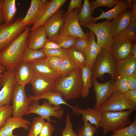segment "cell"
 Here are the masks:
<instances>
[{"label":"cell","mask_w":136,"mask_h":136,"mask_svg":"<svg viewBox=\"0 0 136 136\" xmlns=\"http://www.w3.org/2000/svg\"><path fill=\"white\" fill-rule=\"evenodd\" d=\"M30 30L27 26L7 47L0 52V62L7 71L15 70L21 60L23 52L28 46Z\"/></svg>","instance_id":"6da1fadb"},{"label":"cell","mask_w":136,"mask_h":136,"mask_svg":"<svg viewBox=\"0 0 136 136\" xmlns=\"http://www.w3.org/2000/svg\"><path fill=\"white\" fill-rule=\"evenodd\" d=\"M82 89L81 69L78 67L68 75L60 77L56 80L54 91L61 92L66 101L81 96Z\"/></svg>","instance_id":"7a4b0ae2"},{"label":"cell","mask_w":136,"mask_h":136,"mask_svg":"<svg viewBox=\"0 0 136 136\" xmlns=\"http://www.w3.org/2000/svg\"><path fill=\"white\" fill-rule=\"evenodd\" d=\"M135 110L120 111H107L102 112L100 127L103 130V136H106L112 131L130 125L131 123L129 116Z\"/></svg>","instance_id":"3957f363"},{"label":"cell","mask_w":136,"mask_h":136,"mask_svg":"<svg viewBox=\"0 0 136 136\" xmlns=\"http://www.w3.org/2000/svg\"><path fill=\"white\" fill-rule=\"evenodd\" d=\"M117 61L114 58L109 50L103 49L97 56L92 70V79L104 80V74L108 73L111 77L116 79V66Z\"/></svg>","instance_id":"277c9868"},{"label":"cell","mask_w":136,"mask_h":136,"mask_svg":"<svg viewBox=\"0 0 136 136\" xmlns=\"http://www.w3.org/2000/svg\"><path fill=\"white\" fill-rule=\"evenodd\" d=\"M112 21L107 20L101 23L90 22L84 26L92 31L96 36V43L103 49L111 52L113 41L112 33Z\"/></svg>","instance_id":"5b68a950"},{"label":"cell","mask_w":136,"mask_h":136,"mask_svg":"<svg viewBox=\"0 0 136 136\" xmlns=\"http://www.w3.org/2000/svg\"><path fill=\"white\" fill-rule=\"evenodd\" d=\"M23 18L13 22L0 24V52L7 47L27 26L22 22Z\"/></svg>","instance_id":"8992f818"},{"label":"cell","mask_w":136,"mask_h":136,"mask_svg":"<svg viewBox=\"0 0 136 136\" xmlns=\"http://www.w3.org/2000/svg\"><path fill=\"white\" fill-rule=\"evenodd\" d=\"M64 113V110L61 108V106L53 107L46 100L42 105L39 104V101H33L24 115L30 114H35L39 115L40 117L44 119H46L48 121L55 123L56 122V121L51 120L50 117L54 116L57 119H61L62 118Z\"/></svg>","instance_id":"52a82bcc"},{"label":"cell","mask_w":136,"mask_h":136,"mask_svg":"<svg viewBox=\"0 0 136 136\" xmlns=\"http://www.w3.org/2000/svg\"><path fill=\"white\" fill-rule=\"evenodd\" d=\"M80 11L77 8L75 9L63 17L65 22L60 29L59 35L89 38V32L83 31L78 20V15Z\"/></svg>","instance_id":"ba28073f"},{"label":"cell","mask_w":136,"mask_h":136,"mask_svg":"<svg viewBox=\"0 0 136 136\" xmlns=\"http://www.w3.org/2000/svg\"><path fill=\"white\" fill-rule=\"evenodd\" d=\"M25 87L17 83L15 87L11 99L13 117L22 118L33 102L27 96Z\"/></svg>","instance_id":"9c48e42d"},{"label":"cell","mask_w":136,"mask_h":136,"mask_svg":"<svg viewBox=\"0 0 136 136\" xmlns=\"http://www.w3.org/2000/svg\"><path fill=\"white\" fill-rule=\"evenodd\" d=\"M136 109V106L129 102L124 94L116 90L102 104L98 111L101 112L107 111H120Z\"/></svg>","instance_id":"30bf717a"},{"label":"cell","mask_w":136,"mask_h":136,"mask_svg":"<svg viewBox=\"0 0 136 136\" xmlns=\"http://www.w3.org/2000/svg\"><path fill=\"white\" fill-rule=\"evenodd\" d=\"M115 80L111 77L108 81L101 83L96 79H92L96 98L95 104L93 108L94 109L98 110L104 102L117 90Z\"/></svg>","instance_id":"8fae6325"},{"label":"cell","mask_w":136,"mask_h":136,"mask_svg":"<svg viewBox=\"0 0 136 136\" xmlns=\"http://www.w3.org/2000/svg\"><path fill=\"white\" fill-rule=\"evenodd\" d=\"M17 83L15 70L7 71L0 79V107L10 105L15 87Z\"/></svg>","instance_id":"7c38bea8"},{"label":"cell","mask_w":136,"mask_h":136,"mask_svg":"<svg viewBox=\"0 0 136 136\" xmlns=\"http://www.w3.org/2000/svg\"><path fill=\"white\" fill-rule=\"evenodd\" d=\"M64 12L62 9H60L43 25L49 41L55 42L58 36L60 29L65 22V18L63 16Z\"/></svg>","instance_id":"4fadbf2b"},{"label":"cell","mask_w":136,"mask_h":136,"mask_svg":"<svg viewBox=\"0 0 136 136\" xmlns=\"http://www.w3.org/2000/svg\"><path fill=\"white\" fill-rule=\"evenodd\" d=\"M50 1L31 0L30 5L22 23L27 26L33 25L42 16Z\"/></svg>","instance_id":"5bb4252c"},{"label":"cell","mask_w":136,"mask_h":136,"mask_svg":"<svg viewBox=\"0 0 136 136\" xmlns=\"http://www.w3.org/2000/svg\"><path fill=\"white\" fill-rule=\"evenodd\" d=\"M133 43L123 37L118 36L113 40L111 53L117 61L123 59L131 54Z\"/></svg>","instance_id":"9a60e30c"},{"label":"cell","mask_w":136,"mask_h":136,"mask_svg":"<svg viewBox=\"0 0 136 136\" xmlns=\"http://www.w3.org/2000/svg\"><path fill=\"white\" fill-rule=\"evenodd\" d=\"M55 81L45 76L35 74L30 83L34 96L54 91Z\"/></svg>","instance_id":"2e32d148"},{"label":"cell","mask_w":136,"mask_h":136,"mask_svg":"<svg viewBox=\"0 0 136 136\" xmlns=\"http://www.w3.org/2000/svg\"><path fill=\"white\" fill-rule=\"evenodd\" d=\"M31 124L29 121L22 117L9 116L7 119L3 126L0 128V136H17L13 133L14 129L22 128L28 130L29 125H31Z\"/></svg>","instance_id":"e0dca14e"},{"label":"cell","mask_w":136,"mask_h":136,"mask_svg":"<svg viewBox=\"0 0 136 136\" xmlns=\"http://www.w3.org/2000/svg\"><path fill=\"white\" fill-rule=\"evenodd\" d=\"M132 13V9H128L120 14L112 21V33L113 40L118 37L127 27Z\"/></svg>","instance_id":"ac0fdd59"},{"label":"cell","mask_w":136,"mask_h":136,"mask_svg":"<svg viewBox=\"0 0 136 136\" xmlns=\"http://www.w3.org/2000/svg\"><path fill=\"white\" fill-rule=\"evenodd\" d=\"M62 94L58 91H51L47 92L41 95L37 96H30L29 99L32 101H38L41 99H45L51 106L57 107L61 104H64L70 108L75 114L80 115L77 111V109L69 104L63 98Z\"/></svg>","instance_id":"d6986e66"},{"label":"cell","mask_w":136,"mask_h":136,"mask_svg":"<svg viewBox=\"0 0 136 136\" xmlns=\"http://www.w3.org/2000/svg\"><path fill=\"white\" fill-rule=\"evenodd\" d=\"M29 63L35 74L45 76L55 81L60 77L47 62L46 57Z\"/></svg>","instance_id":"ffe728a7"},{"label":"cell","mask_w":136,"mask_h":136,"mask_svg":"<svg viewBox=\"0 0 136 136\" xmlns=\"http://www.w3.org/2000/svg\"><path fill=\"white\" fill-rule=\"evenodd\" d=\"M95 36V34L90 31L88 44L84 51L86 65L91 70L97 56L103 49L96 42Z\"/></svg>","instance_id":"44dd1931"},{"label":"cell","mask_w":136,"mask_h":136,"mask_svg":"<svg viewBox=\"0 0 136 136\" xmlns=\"http://www.w3.org/2000/svg\"><path fill=\"white\" fill-rule=\"evenodd\" d=\"M17 83L25 86L30 83L35 74L29 62L21 61L15 70Z\"/></svg>","instance_id":"7402d4cb"},{"label":"cell","mask_w":136,"mask_h":136,"mask_svg":"<svg viewBox=\"0 0 136 136\" xmlns=\"http://www.w3.org/2000/svg\"><path fill=\"white\" fill-rule=\"evenodd\" d=\"M47 37L44 26L38 27L29 32L27 40L28 47L35 50L42 49Z\"/></svg>","instance_id":"603a6c76"},{"label":"cell","mask_w":136,"mask_h":136,"mask_svg":"<svg viewBox=\"0 0 136 136\" xmlns=\"http://www.w3.org/2000/svg\"><path fill=\"white\" fill-rule=\"evenodd\" d=\"M135 73L136 57L132 55L131 54L123 59L117 61L116 78L123 76H128Z\"/></svg>","instance_id":"cb8c5ba5"},{"label":"cell","mask_w":136,"mask_h":136,"mask_svg":"<svg viewBox=\"0 0 136 136\" xmlns=\"http://www.w3.org/2000/svg\"><path fill=\"white\" fill-rule=\"evenodd\" d=\"M66 0H52L49 2L41 18L35 23L30 29L32 31L43 26L47 20L58 10L67 1Z\"/></svg>","instance_id":"d4e9b609"},{"label":"cell","mask_w":136,"mask_h":136,"mask_svg":"<svg viewBox=\"0 0 136 136\" xmlns=\"http://www.w3.org/2000/svg\"><path fill=\"white\" fill-rule=\"evenodd\" d=\"M128 4L127 0H119L113 9L105 12L101 10L100 15L97 17H92V22L95 23L102 19H106L110 21L115 19L121 13L128 8Z\"/></svg>","instance_id":"484cf974"},{"label":"cell","mask_w":136,"mask_h":136,"mask_svg":"<svg viewBox=\"0 0 136 136\" xmlns=\"http://www.w3.org/2000/svg\"><path fill=\"white\" fill-rule=\"evenodd\" d=\"M74 107L77 109L78 113L82 115V120L83 122H88L97 128L100 127L102 112L93 108L88 107L82 109L77 106Z\"/></svg>","instance_id":"4316f807"},{"label":"cell","mask_w":136,"mask_h":136,"mask_svg":"<svg viewBox=\"0 0 136 136\" xmlns=\"http://www.w3.org/2000/svg\"><path fill=\"white\" fill-rule=\"evenodd\" d=\"M132 13L130 21L126 28L119 36L123 37L132 43H136V0L132 1Z\"/></svg>","instance_id":"83f0119b"},{"label":"cell","mask_w":136,"mask_h":136,"mask_svg":"<svg viewBox=\"0 0 136 136\" xmlns=\"http://www.w3.org/2000/svg\"><path fill=\"white\" fill-rule=\"evenodd\" d=\"M2 11L5 23H12L15 19V17L17 11L16 0H4Z\"/></svg>","instance_id":"f1b7e54d"},{"label":"cell","mask_w":136,"mask_h":136,"mask_svg":"<svg viewBox=\"0 0 136 136\" xmlns=\"http://www.w3.org/2000/svg\"><path fill=\"white\" fill-rule=\"evenodd\" d=\"M83 89L81 95L82 98L88 97L92 84V71L86 65L81 68Z\"/></svg>","instance_id":"f546056e"},{"label":"cell","mask_w":136,"mask_h":136,"mask_svg":"<svg viewBox=\"0 0 136 136\" xmlns=\"http://www.w3.org/2000/svg\"><path fill=\"white\" fill-rule=\"evenodd\" d=\"M93 11L89 0H84L82 7L78 15L79 23L81 26L92 22V13Z\"/></svg>","instance_id":"4dcf8cb0"},{"label":"cell","mask_w":136,"mask_h":136,"mask_svg":"<svg viewBox=\"0 0 136 136\" xmlns=\"http://www.w3.org/2000/svg\"><path fill=\"white\" fill-rule=\"evenodd\" d=\"M46 57L42 49L35 50L30 49L27 46L23 52L21 61L30 62Z\"/></svg>","instance_id":"1f68e13d"},{"label":"cell","mask_w":136,"mask_h":136,"mask_svg":"<svg viewBox=\"0 0 136 136\" xmlns=\"http://www.w3.org/2000/svg\"><path fill=\"white\" fill-rule=\"evenodd\" d=\"M67 49L68 56L77 67L81 68L86 65V58L84 53L75 49L72 47Z\"/></svg>","instance_id":"d6a6232c"},{"label":"cell","mask_w":136,"mask_h":136,"mask_svg":"<svg viewBox=\"0 0 136 136\" xmlns=\"http://www.w3.org/2000/svg\"><path fill=\"white\" fill-rule=\"evenodd\" d=\"M77 67L74 62L69 56L65 57L60 67L58 74L60 77L66 76Z\"/></svg>","instance_id":"836d02e7"},{"label":"cell","mask_w":136,"mask_h":136,"mask_svg":"<svg viewBox=\"0 0 136 136\" xmlns=\"http://www.w3.org/2000/svg\"><path fill=\"white\" fill-rule=\"evenodd\" d=\"M129 125L113 131L110 136H136V115Z\"/></svg>","instance_id":"e575fe53"},{"label":"cell","mask_w":136,"mask_h":136,"mask_svg":"<svg viewBox=\"0 0 136 136\" xmlns=\"http://www.w3.org/2000/svg\"><path fill=\"white\" fill-rule=\"evenodd\" d=\"M45 119L39 116L34 118L27 136H38L45 123Z\"/></svg>","instance_id":"d590c367"},{"label":"cell","mask_w":136,"mask_h":136,"mask_svg":"<svg viewBox=\"0 0 136 136\" xmlns=\"http://www.w3.org/2000/svg\"><path fill=\"white\" fill-rule=\"evenodd\" d=\"M77 37L59 34L55 42L62 48L67 49L72 47Z\"/></svg>","instance_id":"8d00e7d4"},{"label":"cell","mask_w":136,"mask_h":136,"mask_svg":"<svg viewBox=\"0 0 136 136\" xmlns=\"http://www.w3.org/2000/svg\"><path fill=\"white\" fill-rule=\"evenodd\" d=\"M97 128L88 122H84L83 126L78 130V136H94L97 133Z\"/></svg>","instance_id":"74e56055"},{"label":"cell","mask_w":136,"mask_h":136,"mask_svg":"<svg viewBox=\"0 0 136 136\" xmlns=\"http://www.w3.org/2000/svg\"><path fill=\"white\" fill-rule=\"evenodd\" d=\"M12 106L4 105L0 107V128L3 126L8 117L13 115Z\"/></svg>","instance_id":"f35d334b"},{"label":"cell","mask_w":136,"mask_h":136,"mask_svg":"<svg viewBox=\"0 0 136 136\" xmlns=\"http://www.w3.org/2000/svg\"><path fill=\"white\" fill-rule=\"evenodd\" d=\"M118 1L119 0H96L90 2L93 11L96 8L101 6L113 8Z\"/></svg>","instance_id":"ab89813d"},{"label":"cell","mask_w":136,"mask_h":136,"mask_svg":"<svg viewBox=\"0 0 136 136\" xmlns=\"http://www.w3.org/2000/svg\"><path fill=\"white\" fill-rule=\"evenodd\" d=\"M61 133L62 136H78L73 130L72 124L71 121V115L67 113L66 115L65 126Z\"/></svg>","instance_id":"60d3db41"},{"label":"cell","mask_w":136,"mask_h":136,"mask_svg":"<svg viewBox=\"0 0 136 136\" xmlns=\"http://www.w3.org/2000/svg\"><path fill=\"white\" fill-rule=\"evenodd\" d=\"M127 77L123 76L117 78L115 80V85L117 90L124 94L129 90L127 84Z\"/></svg>","instance_id":"b9f144b4"},{"label":"cell","mask_w":136,"mask_h":136,"mask_svg":"<svg viewBox=\"0 0 136 136\" xmlns=\"http://www.w3.org/2000/svg\"><path fill=\"white\" fill-rule=\"evenodd\" d=\"M64 57L58 56H49L46 57V60L51 66L58 74L60 67Z\"/></svg>","instance_id":"7bdbcfd3"},{"label":"cell","mask_w":136,"mask_h":136,"mask_svg":"<svg viewBox=\"0 0 136 136\" xmlns=\"http://www.w3.org/2000/svg\"><path fill=\"white\" fill-rule=\"evenodd\" d=\"M47 57L58 56L65 57L68 56L67 49L62 48L50 49L42 48Z\"/></svg>","instance_id":"ee69618b"},{"label":"cell","mask_w":136,"mask_h":136,"mask_svg":"<svg viewBox=\"0 0 136 136\" xmlns=\"http://www.w3.org/2000/svg\"><path fill=\"white\" fill-rule=\"evenodd\" d=\"M89 38L77 37L72 47L75 49L84 53L88 44Z\"/></svg>","instance_id":"f6af8a7d"},{"label":"cell","mask_w":136,"mask_h":136,"mask_svg":"<svg viewBox=\"0 0 136 136\" xmlns=\"http://www.w3.org/2000/svg\"><path fill=\"white\" fill-rule=\"evenodd\" d=\"M55 130V127L50 122H45L38 136H51Z\"/></svg>","instance_id":"bcb514c9"},{"label":"cell","mask_w":136,"mask_h":136,"mask_svg":"<svg viewBox=\"0 0 136 136\" xmlns=\"http://www.w3.org/2000/svg\"><path fill=\"white\" fill-rule=\"evenodd\" d=\"M82 0H71L67 8V11L63 15L64 17L74 9L77 8L80 10L82 8Z\"/></svg>","instance_id":"7dc6e473"},{"label":"cell","mask_w":136,"mask_h":136,"mask_svg":"<svg viewBox=\"0 0 136 136\" xmlns=\"http://www.w3.org/2000/svg\"><path fill=\"white\" fill-rule=\"evenodd\" d=\"M124 94L129 102L136 106V89L129 90Z\"/></svg>","instance_id":"c3c4849f"},{"label":"cell","mask_w":136,"mask_h":136,"mask_svg":"<svg viewBox=\"0 0 136 136\" xmlns=\"http://www.w3.org/2000/svg\"><path fill=\"white\" fill-rule=\"evenodd\" d=\"M127 81L129 90L136 89V73L128 76Z\"/></svg>","instance_id":"681fc988"},{"label":"cell","mask_w":136,"mask_h":136,"mask_svg":"<svg viewBox=\"0 0 136 136\" xmlns=\"http://www.w3.org/2000/svg\"><path fill=\"white\" fill-rule=\"evenodd\" d=\"M61 48H62L56 43L50 41L47 39L42 48L46 49H50Z\"/></svg>","instance_id":"f907efd6"},{"label":"cell","mask_w":136,"mask_h":136,"mask_svg":"<svg viewBox=\"0 0 136 136\" xmlns=\"http://www.w3.org/2000/svg\"><path fill=\"white\" fill-rule=\"evenodd\" d=\"M4 0H0V24H3L4 21L2 13V7Z\"/></svg>","instance_id":"816d5d0a"},{"label":"cell","mask_w":136,"mask_h":136,"mask_svg":"<svg viewBox=\"0 0 136 136\" xmlns=\"http://www.w3.org/2000/svg\"><path fill=\"white\" fill-rule=\"evenodd\" d=\"M131 54L136 57V43H133L131 52Z\"/></svg>","instance_id":"f5cc1de1"},{"label":"cell","mask_w":136,"mask_h":136,"mask_svg":"<svg viewBox=\"0 0 136 136\" xmlns=\"http://www.w3.org/2000/svg\"><path fill=\"white\" fill-rule=\"evenodd\" d=\"M6 71V69L2 64L0 62V73L4 74Z\"/></svg>","instance_id":"db71d44e"},{"label":"cell","mask_w":136,"mask_h":136,"mask_svg":"<svg viewBox=\"0 0 136 136\" xmlns=\"http://www.w3.org/2000/svg\"><path fill=\"white\" fill-rule=\"evenodd\" d=\"M3 74L0 73V79L2 77V76H3Z\"/></svg>","instance_id":"11a10c76"}]
</instances>
